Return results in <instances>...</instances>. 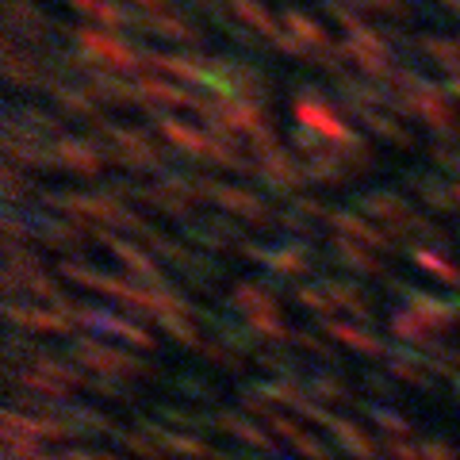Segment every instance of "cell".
<instances>
[{"label":"cell","mask_w":460,"mask_h":460,"mask_svg":"<svg viewBox=\"0 0 460 460\" xmlns=\"http://www.w3.org/2000/svg\"><path fill=\"white\" fill-rule=\"evenodd\" d=\"M456 199H460V189H456Z\"/></svg>","instance_id":"13"},{"label":"cell","mask_w":460,"mask_h":460,"mask_svg":"<svg viewBox=\"0 0 460 460\" xmlns=\"http://www.w3.org/2000/svg\"><path fill=\"white\" fill-rule=\"evenodd\" d=\"M330 334L341 338L345 345H353V349H361V353H380V341L365 338L361 330H353V326H330Z\"/></svg>","instance_id":"3"},{"label":"cell","mask_w":460,"mask_h":460,"mask_svg":"<svg viewBox=\"0 0 460 460\" xmlns=\"http://www.w3.org/2000/svg\"><path fill=\"white\" fill-rule=\"evenodd\" d=\"M438 162H441V165H449V169H456V172H460V157H456L453 150H438Z\"/></svg>","instance_id":"10"},{"label":"cell","mask_w":460,"mask_h":460,"mask_svg":"<svg viewBox=\"0 0 460 460\" xmlns=\"http://www.w3.org/2000/svg\"><path fill=\"white\" fill-rule=\"evenodd\" d=\"M419 453H422L426 460H456V453L449 449V445H441V441H426Z\"/></svg>","instance_id":"8"},{"label":"cell","mask_w":460,"mask_h":460,"mask_svg":"<svg viewBox=\"0 0 460 460\" xmlns=\"http://www.w3.org/2000/svg\"><path fill=\"white\" fill-rule=\"evenodd\" d=\"M456 96H460V81H456Z\"/></svg>","instance_id":"12"},{"label":"cell","mask_w":460,"mask_h":460,"mask_svg":"<svg viewBox=\"0 0 460 460\" xmlns=\"http://www.w3.org/2000/svg\"><path fill=\"white\" fill-rule=\"evenodd\" d=\"M296 115H299V119H304L307 127H311V131H319V135H326L330 142H349V146H353V138H349V131H345V127L334 119V111H330L326 104H323V100H314V96H307L304 100V104H299L296 108Z\"/></svg>","instance_id":"1"},{"label":"cell","mask_w":460,"mask_h":460,"mask_svg":"<svg viewBox=\"0 0 460 460\" xmlns=\"http://www.w3.org/2000/svg\"><path fill=\"white\" fill-rule=\"evenodd\" d=\"M62 150H66L62 162H66V165H74V169H96V165H100L96 157H89V150H84L81 142H62Z\"/></svg>","instance_id":"5"},{"label":"cell","mask_w":460,"mask_h":460,"mask_svg":"<svg viewBox=\"0 0 460 460\" xmlns=\"http://www.w3.org/2000/svg\"><path fill=\"white\" fill-rule=\"evenodd\" d=\"M419 265H422V269H429V272H438L441 280H449V284H460V272H456L453 265H445L438 253H419Z\"/></svg>","instance_id":"6"},{"label":"cell","mask_w":460,"mask_h":460,"mask_svg":"<svg viewBox=\"0 0 460 460\" xmlns=\"http://www.w3.org/2000/svg\"><path fill=\"white\" fill-rule=\"evenodd\" d=\"M330 223H334V226H345V230H353V234H361V238H368V242H376V246H384V234H380V230H372L368 223H357L353 215H345V211H334V215H330Z\"/></svg>","instance_id":"4"},{"label":"cell","mask_w":460,"mask_h":460,"mask_svg":"<svg viewBox=\"0 0 460 460\" xmlns=\"http://www.w3.org/2000/svg\"><path fill=\"white\" fill-rule=\"evenodd\" d=\"M69 460H108V456H89V453H74Z\"/></svg>","instance_id":"11"},{"label":"cell","mask_w":460,"mask_h":460,"mask_svg":"<svg viewBox=\"0 0 460 460\" xmlns=\"http://www.w3.org/2000/svg\"><path fill=\"white\" fill-rule=\"evenodd\" d=\"M77 353L84 357L89 365H104V372H138V361H131V357H123V353H111L104 349V345H77Z\"/></svg>","instance_id":"2"},{"label":"cell","mask_w":460,"mask_h":460,"mask_svg":"<svg viewBox=\"0 0 460 460\" xmlns=\"http://www.w3.org/2000/svg\"><path fill=\"white\" fill-rule=\"evenodd\" d=\"M223 426H230V434H238V438H246V441H253V445H265L269 449V438L265 434H257V426H250V422H238V419H223Z\"/></svg>","instance_id":"7"},{"label":"cell","mask_w":460,"mask_h":460,"mask_svg":"<svg viewBox=\"0 0 460 460\" xmlns=\"http://www.w3.org/2000/svg\"><path fill=\"white\" fill-rule=\"evenodd\" d=\"M372 419H376L380 426H387V429H392V434H407V422H402V419L395 422V419H392V414H387V411H372Z\"/></svg>","instance_id":"9"}]
</instances>
